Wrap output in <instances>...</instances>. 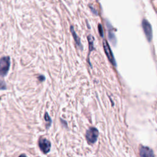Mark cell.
<instances>
[{"label": "cell", "instance_id": "12", "mask_svg": "<svg viewBox=\"0 0 157 157\" xmlns=\"http://www.w3.org/2000/svg\"><path fill=\"white\" fill-rule=\"evenodd\" d=\"M98 29H99V34H100V35L103 37L104 34H103V31H102V27H101V25H99Z\"/></svg>", "mask_w": 157, "mask_h": 157}, {"label": "cell", "instance_id": "10", "mask_svg": "<svg viewBox=\"0 0 157 157\" xmlns=\"http://www.w3.org/2000/svg\"><path fill=\"white\" fill-rule=\"evenodd\" d=\"M109 39L111 41V42L115 43V44L116 43V40H117L116 37H115L114 34L113 33H112L111 31H110L109 33Z\"/></svg>", "mask_w": 157, "mask_h": 157}, {"label": "cell", "instance_id": "9", "mask_svg": "<svg viewBox=\"0 0 157 157\" xmlns=\"http://www.w3.org/2000/svg\"><path fill=\"white\" fill-rule=\"evenodd\" d=\"M88 40L89 41V44H90V51L91 52L93 49V40L94 39L92 37L91 35H89L88 36Z\"/></svg>", "mask_w": 157, "mask_h": 157}, {"label": "cell", "instance_id": "8", "mask_svg": "<svg viewBox=\"0 0 157 157\" xmlns=\"http://www.w3.org/2000/svg\"><path fill=\"white\" fill-rule=\"evenodd\" d=\"M44 119H45V120L46 121V127H47V128H48V127L50 126V125L52 124V120H51L50 116L48 115V114L47 113V112H46L45 113Z\"/></svg>", "mask_w": 157, "mask_h": 157}, {"label": "cell", "instance_id": "2", "mask_svg": "<svg viewBox=\"0 0 157 157\" xmlns=\"http://www.w3.org/2000/svg\"><path fill=\"white\" fill-rule=\"evenodd\" d=\"M98 135V130L96 128L91 127L86 131V139L90 144H94L96 142Z\"/></svg>", "mask_w": 157, "mask_h": 157}, {"label": "cell", "instance_id": "11", "mask_svg": "<svg viewBox=\"0 0 157 157\" xmlns=\"http://www.w3.org/2000/svg\"><path fill=\"white\" fill-rule=\"evenodd\" d=\"M6 89V84L3 81L0 82V90H5Z\"/></svg>", "mask_w": 157, "mask_h": 157}, {"label": "cell", "instance_id": "4", "mask_svg": "<svg viewBox=\"0 0 157 157\" xmlns=\"http://www.w3.org/2000/svg\"><path fill=\"white\" fill-rule=\"evenodd\" d=\"M39 146L40 150L45 154L48 153L51 148L50 142L45 138H40L39 140Z\"/></svg>", "mask_w": 157, "mask_h": 157}, {"label": "cell", "instance_id": "3", "mask_svg": "<svg viewBox=\"0 0 157 157\" xmlns=\"http://www.w3.org/2000/svg\"><path fill=\"white\" fill-rule=\"evenodd\" d=\"M142 28L145 34L147 39L150 42L152 39V28L150 23L147 20H143L142 23Z\"/></svg>", "mask_w": 157, "mask_h": 157}, {"label": "cell", "instance_id": "6", "mask_svg": "<svg viewBox=\"0 0 157 157\" xmlns=\"http://www.w3.org/2000/svg\"><path fill=\"white\" fill-rule=\"evenodd\" d=\"M139 150L140 157H155L153 150L148 147L141 146Z\"/></svg>", "mask_w": 157, "mask_h": 157}, {"label": "cell", "instance_id": "7", "mask_svg": "<svg viewBox=\"0 0 157 157\" xmlns=\"http://www.w3.org/2000/svg\"><path fill=\"white\" fill-rule=\"evenodd\" d=\"M71 33H72V36H73V37H74V40H75L76 44H77V45H78L79 47H80L81 48H82V44H81L80 39L78 38V37L77 35L76 34V33H75V31H74V29L73 26H71Z\"/></svg>", "mask_w": 157, "mask_h": 157}, {"label": "cell", "instance_id": "5", "mask_svg": "<svg viewBox=\"0 0 157 157\" xmlns=\"http://www.w3.org/2000/svg\"><path fill=\"white\" fill-rule=\"evenodd\" d=\"M103 47H104V51H105V53L109 59V60L110 61V63L114 65L115 66H116V63H115V58L113 57V55L112 54V52L109 47V45H108L107 41L105 40H103Z\"/></svg>", "mask_w": 157, "mask_h": 157}, {"label": "cell", "instance_id": "13", "mask_svg": "<svg viewBox=\"0 0 157 157\" xmlns=\"http://www.w3.org/2000/svg\"><path fill=\"white\" fill-rule=\"evenodd\" d=\"M18 157H27V156L25 154H21Z\"/></svg>", "mask_w": 157, "mask_h": 157}, {"label": "cell", "instance_id": "1", "mask_svg": "<svg viewBox=\"0 0 157 157\" xmlns=\"http://www.w3.org/2000/svg\"><path fill=\"white\" fill-rule=\"evenodd\" d=\"M10 64V58L9 56L2 57L0 59V75L5 76L7 75Z\"/></svg>", "mask_w": 157, "mask_h": 157}]
</instances>
